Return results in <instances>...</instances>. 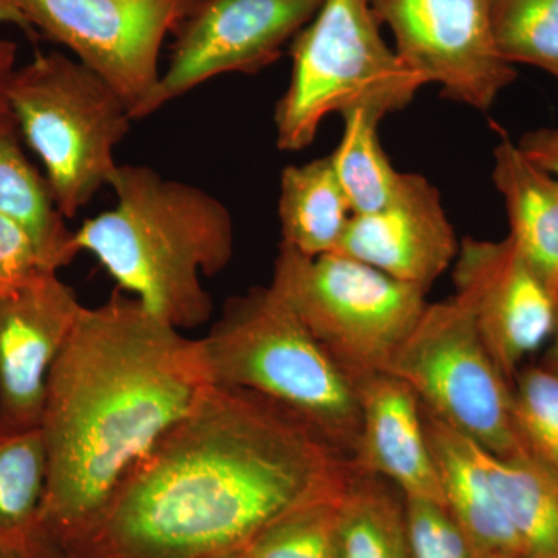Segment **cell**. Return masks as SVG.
Masks as SVG:
<instances>
[{
  "mask_svg": "<svg viewBox=\"0 0 558 558\" xmlns=\"http://www.w3.org/2000/svg\"><path fill=\"white\" fill-rule=\"evenodd\" d=\"M351 465L271 400L209 384L64 556H238L289 510L344 487Z\"/></svg>",
  "mask_w": 558,
  "mask_h": 558,
  "instance_id": "6da1fadb",
  "label": "cell"
},
{
  "mask_svg": "<svg viewBox=\"0 0 558 558\" xmlns=\"http://www.w3.org/2000/svg\"><path fill=\"white\" fill-rule=\"evenodd\" d=\"M211 384L189 339L116 292L83 307L47 380L44 531L64 554L100 517L135 464Z\"/></svg>",
  "mask_w": 558,
  "mask_h": 558,
  "instance_id": "7a4b0ae2",
  "label": "cell"
},
{
  "mask_svg": "<svg viewBox=\"0 0 558 558\" xmlns=\"http://www.w3.org/2000/svg\"><path fill=\"white\" fill-rule=\"evenodd\" d=\"M117 205L73 231L76 252H89L124 292L172 328L194 329L213 314L202 278L231 260L229 208L199 186L124 165L110 183Z\"/></svg>",
  "mask_w": 558,
  "mask_h": 558,
  "instance_id": "3957f363",
  "label": "cell"
},
{
  "mask_svg": "<svg viewBox=\"0 0 558 558\" xmlns=\"http://www.w3.org/2000/svg\"><path fill=\"white\" fill-rule=\"evenodd\" d=\"M201 348L213 385L271 400L354 457L357 385L269 286L230 296Z\"/></svg>",
  "mask_w": 558,
  "mask_h": 558,
  "instance_id": "277c9868",
  "label": "cell"
},
{
  "mask_svg": "<svg viewBox=\"0 0 558 558\" xmlns=\"http://www.w3.org/2000/svg\"><path fill=\"white\" fill-rule=\"evenodd\" d=\"M292 75L275 109L277 145L306 149L332 113L399 112L427 86L381 38L369 0H323L292 40Z\"/></svg>",
  "mask_w": 558,
  "mask_h": 558,
  "instance_id": "5b68a950",
  "label": "cell"
},
{
  "mask_svg": "<svg viewBox=\"0 0 558 558\" xmlns=\"http://www.w3.org/2000/svg\"><path fill=\"white\" fill-rule=\"evenodd\" d=\"M9 102L58 208L73 218L116 178V148L134 120L130 108L94 70L58 51L14 70Z\"/></svg>",
  "mask_w": 558,
  "mask_h": 558,
  "instance_id": "8992f818",
  "label": "cell"
},
{
  "mask_svg": "<svg viewBox=\"0 0 558 558\" xmlns=\"http://www.w3.org/2000/svg\"><path fill=\"white\" fill-rule=\"evenodd\" d=\"M269 288L357 381L387 373L424 314L427 292L362 260L279 245Z\"/></svg>",
  "mask_w": 558,
  "mask_h": 558,
  "instance_id": "52a82bcc",
  "label": "cell"
},
{
  "mask_svg": "<svg viewBox=\"0 0 558 558\" xmlns=\"http://www.w3.org/2000/svg\"><path fill=\"white\" fill-rule=\"evenodd\" d=\"M387 373L409 384L425 409L488 453L526 451L513 422L512 384L457 295L427 304Z\"/></svg>",
  "mask_w": 558,
  "mask_h": 558,
  "instance_id": "ba28073f",
  "label": "cell"
},
{
  "mask_svg": "<svg viewBox=\"0 0 558 558\" xmlns=\"http://www.w3.org/2000/svg\"><path fill=\"white\" fill-rule=\"evenodd\" d=\"M36 33L68 47L145 119L161 46L199 0H20Z\"/></svg>",
  "mask_w": 558,
  "mask_h": 558,
  "instance_id": "9c48e42d",
  "label": "cell"
},
{
  "mask_svg": "<svg viewBox=\"0 0 558 558\" xmlns=\"http://www.w3.org/2000/svg\"><path fill=\"white\" fill-rule=\"evenodd\" d=\"M395 50L442 97L487 112L517 78L499 53L492 0H369Z\"/></svg>",
  "mask_w": 558,
  "mask_h": 558,
  "instance_id": "30bf717a",
  "label": "cell"
},
{
  "mask_svg": "<svg viewBox=\"0 0 558 558\" xmlns=\"http://www.w3.org/2000/svg\"><path fill=\"white\" fill-rule=\"evenodd\" d=\"M323 0H199L175 31L168 68L145 117L207 81L255 75L281 57Z\"/></svg>",
  "mask_w": 558,
  "mask_h": 558,
  "instance_id": "8fae6325",
  "label": "cell"
},
{
  "mask_svg": "<svg viewBox=\"0 0 558 558\" xmlns=\"http://www.w3.org/2000/svg\"><path fill=\"white\" fill-rule=\"evenodd\" d=\"M459 300L469 307L492 357L510 384L523 360L556 328L558 300L510 238H464L454 259Z\"/></svg>",
  "mask_w": 558,
  "mask_h": 558,
  "instance_id": "7c38bea8",
  "label": "cell"
},
{
  "mask_svg": "<svg viewBox=\"0 0 558 558\" xmlns=\"http://www.w3.org/2000/svg\"><path fill=\"white\" fill-rule=\"evenodd\" d=\"M83 307L50 269L0 296V425L40 427L50 371Z\"/></svg>",
  "mask_w": 558,
  "mask_h": 558,
  "instance_id": "4fadbf2b",
  "label": "cell"
},
{
  "mask_svg": "<svg viewBox=\"0 0 558 558\" xmlns=\"http://www.w3.org/2000/svg\"><path fill=\"white\" fill-rule=\"evenodd\" d=\"M458 250L439 191L424 175L403 172L387 207L351 216L337 253L428 292Z\"/></svg>",
  "mask_w": 558,
  "mask_h": 558,
  "instance_id": "5bb4252c",
  "label": "cell"
},
{
  "mask_svg": "<svg viewBox=\"0 0 558 558\" xmlns=\"http://www.w3.org/2000/svg\"><path fill=\"white\" fill-rule=\"evenodd\" d=\"M355 385L360 433L352 465L387 480L403 498L444 505L422 402L414 389L389 373L369 374Z\"/></svg>",
  "mask_w": 558,
  "mask_h": 558,
  "instance_id": "9a60e30c",
  "label": "cell"
},
{
  "mask_svg": "<svg viewBox=\"0 0 558 558\" xmlns=\"http://www.w3.org/2000/svg\"><path fill=\"white\" fill-rule=\"evenodd\" d=\"M444 506L480 558H521L519 539L488 473L484 449L422 405Z\"/></svg>",
  "mask_w": 558,
  "mask_h": 558,
  "instance_id": "2e32d148",
  "label": "cell"
},
{
  "mask_svg": "<svg viewBox=\"0 0 558 558\" xmlns=\"http://www.w3.org/2000/svg\"><path fill=\"white\" fill-rule=\"evenodd\" d=\"M492 179L505 201L510 241L558 300V179L509 138L495 146Z\"/></svg>",
  "mask_w": 558,
  "mask_h": 558,
  "instance_id": "e0dca14e",
  "label": "cell"
},
{
  "mask_svg": "<svg viewBox=\"0 0 558 558\" xmlns=\"http://www.w3.org/2000/svg\"><path fill=\"white\" fill-rule=\"evenodd\" d=\"M46 450L38 428L0 425V549L21 558H65L44 531Z\"/></svg>",
  "mask_w": 558,
  "mask_h": 558,
  "instance_id": "ac0fdd59",
  "label": "cell"
},
{
  "mask_svg": "<svg viewBox=\"0 0 558 558\" xmlns=\"http://www.w3.org/2000/svg\"><path fill=\"white\" fill-rule=\"evenodd\" d=\"M20 135L14 117L0 123V215L27 231L49 269L60 270L78 255L73 231L65 226L46 175L25 156Z\"/></svg>",
  "mask_w": 558,
  "mask_h": 558,
  "instance_id": "d6986e66",
  "label": "cell"
},
{
  "mask_svg": "<svg viewBox=\"0 0 558 558\" xmlns=\"http://www.w3.org/2000/svg\"><path fill=\"white\" fill-rule=\"evenodd\" d=\"M278 215L281 244L311 258L339 250L352 211L329 156L282 171Z\"/></svg>",
  "mask_w": 558,
  "mask_h": 558,
  "instance_id": "ffe728a7",
  "label": "cell"
},
{
  "mask_svg": "<svg viewBox=\"0 0 558 558\" xmlns=\"http://www.w3.org/2000/svg\"><path fill=\"white\" fill-rule=\"evenodd\" d=\"M492 483L519 539L521 558H558V480L527 451L484 450Z\"/></svg>",
  "mask_w": 558,
  "mask_h": 558,
  "instance_id": "44dd1931",
  "label": "cell"
},
{
  "mask_svg": "<svg viewBox=\"0 0 558 558\" xmlns=\"http://www.w3.org/2000/svg\"><path fill=\"white\" fill-rule=\"evenodd\" d=\"M339 556L411 558L405 498L387 480L354 465L340 502Z\"/></svg>",
  "mask_w": 558,
  "mask_h": 558,
  "instance_id": "7402d4cb",
  "label": "cell"
},
{
  "mask_svg": "<svg viewBox=\"0 0 558 558\" xmlns=\"http://www.w3.org/2000/svg\"><path fill=\"white\" fill-rule=\"evenodd\" d=\"M343 135L330 154L333 171L347 194L352 215H369L387 207L402 182L379 137L380 116L368 109L344 113Z\"/></svg>",
  "mask_w": 558,
  "mask_h": 558,
  "instance_id": "603a6c76",
  "label": "cell"
},
{
  "mask_svg": "<svg viewBox=\"0 0 558 558\" xmlns=\"http://www.w3.org/2000/svg\"><path fill=\"white\" fill-rule=\"evenodd\" d=\"M344 487L279 517L253 539L244 558H340L339 519Z\"/></svg>",
  "mask_w": 558,
  "mask_h": 558,
  "instance_id": "cb8c5ba5",
  "label": "cell"
},
{
  "mask_svg": "<svg viewBox=\"0 0 558 558\" xmlns=\"http://www.w3.org/2000/svg\"><path fill=\"white\" fill-rule=\"evenodd\" d=\"M492 27L509 64H526L558 80V0H492Z\"/></svg>",
  "mask_w": 558,
  "mask_h": 558,
  "instance_id": "d4e9b609",
  "label": "cell"
},
{
  "mask_svg": "<svg viewBox=\"0 0 558 558\" xmlns=\"http://www.w3.org/2000/svg\"><path fill=\"white\" fill-rule=\"evenodd\" d=\"M513 380V422L523 449L558 480V371L529 366Z\"/></svg>",
  "mask_w": 558,
  "mask_h": 558,
  "instance_id": "484cf974",
  "label": "cell"
},
{
  "mask_svg": "<svg viewBox=\"0 0 558 558\" xmlns=\"http://www.w3.org/2000/svg\"><path fill=\"white\" fill-rule=\"evenodd\" d=\"M411 558H480L446 506L405 498Z\"/></svg>",
  "mask_w": 558,
  "mask_h": 558,
  "instance_id": "4316f807",
  "label": "cell"
},
{
  "mask_svg": "<svg viewBox=\"0 0 558 558\" xmlns=\"http://www.w3.org/2000/svg\"><path fill=\"white\" fill-rule=\"evenodd\" d=\"M43 269L49 267L27 231L0 215V296Z\"/></svg>",
  "mask_w": 558,
  "mask_h": 558,
  "instance_id": "83f0119b",
  "label": "cell"
},
{
  "mask_svg": "<svg viewBox=\"0 0 558 558\" xmlns=\"http://www.w3.org/2000/svg\"><path fill=\"white\" fill-rule=\"evenodd\" d=\"M519 146L529 159L558 179V128L526 132L520 138Z\"/></svg>",
  "mask_w": 558,
  "mask_h": 558,
  "instance_id": "f1b7e54d",
  "label": "cell"
},
{
  "mask_svg": "<svg viewBox=\"0 0 558 558\" xmlns=\"http://www.w3.org/2000/svg\"><path fill=\"white\" fill-rule=\"evenodd\" d=\"M16 44L0 39V123L14 117L9 102V84L16 70Z\"/></svg>",
  "mask_w": 558,
  "mask_h": 558,
  "instance_id": "f546056e",
  "label": "cell"
},
{
  "mask_svg": "<svg viewBox=\"0 0 558 558\" xmlns=\"http://www.w3.org/2000/svg\"><path fill=\"white\" fill-rule=\"evenodd\" d=\"M2 24L16 25L21 31L27 33L31 38L38 36L31 20L22 9L20 0H0V25Z\"/></svg>",
  "mask_w": 558,
  "mask_h": 558,
  "instance_id": "4dcf8cb0",
  "label": "cell"
},
{
  "mask_svg": "<svg viewBox=\"0 0 558 558\" xmlns=\"http://www.w3.org/2000/svg\"><path fill=\"white\" fill-rule=\"evenodd\" d=\"M553 336H556V344H554V368L558 371V303H557V317H556V328H554Z\"/></svg>",
  "mask_w": 558,
  "mask_h": 558,
  "instance_id": "1f68e13d",
  "label": "cell"
},
{
  "mask_svg": "<svg viewBox=\"0 0 558 558\" xmlns=\"http://www.w3.org/2000/svg\"><path fill=\"white\" fill-rule=\"evenodd\" d=\"M0 558H21V557H17L16 554L10 553V550L0 549Z\"/></svg>",
  "mask_w": 558,
  "mask_h": 558,
  "instance_id": "d6a6232c",
  "label": "cell"
},
{
  "mask_svg": "<svg viewBox=\"0 0 558 558\" xmlns=\"http://www.w3.org/2000/svg\"><path fill=\"white\" fill-rule=\"evenodd\" d=\"M227 558H244V554H238V556H231Z\"/></svg>",
  "mask_w": 558,
  "mask_h": 558,
  "instance_id": "836d02e7",
  "label": "cell"
}]
</instances>
